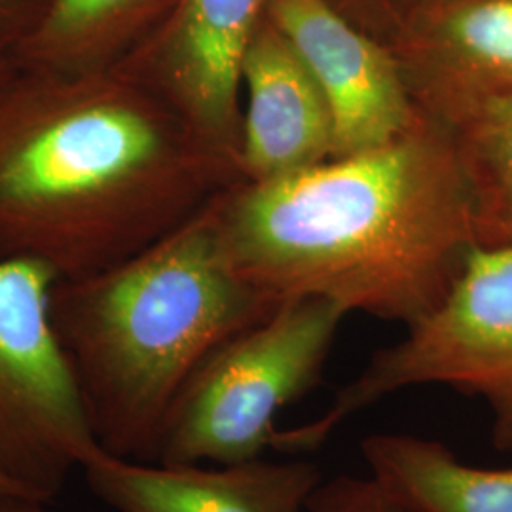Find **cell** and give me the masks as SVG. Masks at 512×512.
<instances>
[{
	"label": "cell",
	"instance_id": "6da1fadb",
	"mask_svg": "<svg viewBox=\"0 0 512 512\" xmlns=\"http://www.w3.org/2000/svg\"><path fill=\"white\" fill-rule=\"evenodd\" d=\"M238 167L120 67L0 86V258L99 274L192 219Z\"/></svg>",
	"mask_w": 512,
	"mask_h": 512
},
{
	"label": "cell",
	"instance_id": "7a4b0ae2",
	"mask_svg": "<svg viewBox=\"0 0 512 512\" xmlns=\"http://www.w3.org/2000/svg\"><path fill=\"white\" fill-rule=\"evenodd\" d=\"M236 274L274 304L325 298L414 325L478 245L450 131L421 112L401 137L213 200Z\"/></svg>",
	"mask_w": 512,
	"mask_h": 512
},
{
	"label": "cell",
	"instance_id": "3957f363",
	"mask_svg": "<svg viewBox=\"0 0 512 512\" xmlns=\"http://www.w3.org/2000/svg\"><path fill=\"white\" fill-rule=\"evenodd\" d=\"M213 200L141 253L52 289L55 334L105 454L152 463L190 374L277 308L232 268Z\"/></svg>",
	"mask_w": 512,
	"mask_h": 512
},
{
	"label": "cell",
	"instance_id": "277c9868",
	"mask_svg": "<svg viewBox=\"0 0 512 512\" xmlns=\"http://www.w3.org/2000/svg\"><path fill=\"white\" fill-rule=\"evenodd\" d=\"M420 385L482 399L495 448L512 452V243L476 245L437 308L378 349L315 420L279 429L272 448L315 452L353 416Z\"/></svg>",
	"mask_w": 512,
	"mask_h": 512
},
{
	"label": "cell",
	"instance_id": "5b68a950",
	"mask_svg": "<svg viewBox=\"0 0 512 512\" xmlns=\"http://www.w3.org/2000/svg\"><path fill=\"white\" fill-rule=\"evenodd\" d=\"M348 311L294 298L213 349L165 416L156 463H241L274 446L277 416L323 382Z\"/></svg>",
	"mask_w": 512,
	"mask_h": 512
},
{
	"label": "cell",
	"instance_id": "8992f818",
	"mask_svg": "<svg viewBox=\"0 0 512 512\" xmlns=\"http://www.w3.org/2000/svg\"><path fill=\"white\" fill-rule=\"evenodd\" d=\"M57 275L0 258V475L50 503L101 448L52 321Z\"/></svg>",
	"mask_w": 512,
	"mask_h": 512
},
{
	"label": "cell",
	"instance_id": "52a82bcc",
	"mask_svg": "<svg viewBox=\"0 0 512 512\" xmlns=\"http://www.w3.org/2000/svg\"><path fill=\"white\" fill-rule=\"evenodd\" d=\"M266 6L268 0H177L116 65L158 93L238 171L241 67Z\"/></svg>",
	"mask_w": 512,
	"mask_h": 512
},
{
	"label": "cell",
	"instance_id": "ba28073f",
	"mask_svg": "<svg viewBox=\"0 0 512 512\" xmlns=\"http://www.w3.org/2000/svg\"><path fill=\"white\" fill-rule=\"evenodd\" d=\"M266 16L287 38L323 93L334 156L380 147L421 118L393 50L330 0H268Z\"/></svg>",
	"mask_w": 512,
	"mask_h": 512
},
{
	"label": "cell",
	"instance_id": "9c48e42d",
	"mask_svg": "<svg viewBox=\"0 0 512 512\" xmlns=\"http://www.w3.org/2000/svg\"><path fill=\"white\" fill-rule=\"evenodd\" d=\"M387 46L433 118L512 92V0H421Z\"/></svg>",
	"mask_w": 512,
	"mask_h": 512
},
{
	"label": "cell",
	"instance_id": "30bf717a",
	"mask_svg": "<svg viewBox=\"0 0 512 512\" xmlns=\"http://www.w3.org/2000/svg\"><path fill=\"white\" fill-rule=\"evenodd\" d=\"M82 473L92 494L116 512H306L325 480L319 465L304 459L150 463L103 450Z\"/></svg>",
	"mask_w": 512,
	"mask_h": 512
},
{
	"label": "cell",
	"instance_id": "8fae6325",
	"mask_svg": "<svg viewBox=\"0 0 512 512\" xmlns=\"http://www.w3.org/2000/svg\"><path fill=\"white\" fill-rule=\"evenodd\" d=\"M241 93V181H272L332 160L329 105L268 16L260 21L243 59Z\"/></svg>",
	"mask_w": 512,
	"mask_h": 512
},
{
	"label": "cell",
	"instance_id": "7c38bea8",
	"mask_svg": "<svg viewBox=\"0 0 512 512\" xmlns=\"http://www.w3.org/2000/svg\"><path fill=\"white\" fill-rule=\"evenodd\" d=\"M177 0H50L10 57L19 69L88 74L116 67Z\"/></svg>",
	"mask_w": 512,
	"mask_h": 512
},
{
	"label": "cell",
	"instance_id": "4fadbf2b",
	"mask_svg": "<svg viewBox=\"0 0 512 512\" xmlns=\"http://www.w3.org/2000/svg\"><path fill=\"white\" fill-rule=\"evenodd\" d=\"M368 475L416 512H512V467L465 463L439 440L378 433L361 442Z\"/></svg>",
	"mask_w": 512,
	"mask_h": 512
},
{
	"label": "cell",
	"instance_id": "5bb4252c",
	"mask_svg": "<svg viewBox=\"0 0 512 512\" xmlns=\"http://www.w3.org/2000/svg\"><path fill=\"white\" fill-rule=\"evenodd\" d=\"M473 207L476 241L512 243V92L473 101L444 118Z\"/></svg>",
	"mask_w": 512,
	"mask_h": 512
},
{
	"label": "cell",
	"instance_id": "9a60e30c",
	"mask_svg": "<svg viewBox=\"0 0 512 512\" xmlns=\"http://www.w3.org/2000/svg\"><path fill=\"white\" fill-rule=\"evenodd\" d=\"M306 512H416L389 494L372 476L340 475L323 480Z\"/></svg>",
	"mask_w": 512,
	"mask_h": 512
},
{
	"label": "cell",
	"instance_id": "2e32d148",
	"mask_svg": "<svg viewBox=\"0 0 512 512\" xmlns=\"http://www.w3.org/2000/svg\"><path fill=\"white\" fill-rule=\"evenodd\" d=\"M344 16L372 37L387 40L421 0H330Z\"/></svg>",
	"mask_w": 512,
	"mask_h": 512
},
{
	"label": "cell",
	"instance_id": "e0dca14e",
	"mask_svg": "<svg viewBox=\"0 0 512 512\" xmlns=\"http://www.w3.org/2000/svg\"><path fill=\"white\" fill-rule=\"evenodd\" d=\"M50 0H0V55H10L37 25Z\"/></svg>",
	"mask_w": 512,
	"mask_h": 512
},
{
	"label": "cell",
	"instance_id": "ac0fdd59",
	"mask_svg": "<svg viewBox=\"0 0 512 512\" xmlns=\"http://www.w3.org/2000/svg\"><path fill=\"white\" fill-rule=\"evenodd\" d=\"M44 505V501L29 495L10 494L0 497V512H48Z\"/></svg>",
	"mask_w": 512,
	"mask_h": 512
},
{
	"label": "cell",
	"instance_id": "d6986e66",
	"mask_svg": "<svg viewBox=\"0 0 512 512\" xmlns=\"http://www.w3.org/2000/svg\"><path fill=\"white\" fill-rule=\"evenodd\" d=\"M18 71L16 61L10 55H0V86Z\"/></svg>",
	"mask_w": 512,
	"mask_h": 512
},
{
	"label": "cell",
	"instance_id": "ffe728a7",
	"mask_svg": "<svg viewBox=\"0 0 512 512\" xmlns=\"http://www.w3.org/2000/svg\"><path fill=\"white\" fill-rule=\"evenodd\" d=\"M10 494H23V495H29L25 494L21 488H18L12 480H8L6 476L0 475V497L2 495H10ZM31 497V495H29Z\"/></svg>",
	"mask_w": 512,
	"mask_h": 512
}]
</instances>
